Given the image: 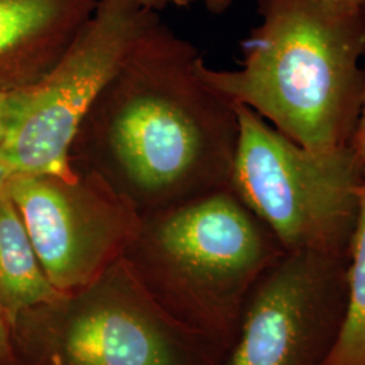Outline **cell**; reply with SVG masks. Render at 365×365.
<instances>
[{
  "label": "cell",
  "mask_w": 365,
  "mask_h": 365,
  "mask_svg": "<svg viewBox=\"0 0 365 365\" xmlns=\"http://www.w3.org/2000/svg\"><path fill=\"white\" fill-rule=\"evenodd\" d=\"M259 15L240 68L200 58V78L307 149L351 144L364 88L365 6L259 0Z\"/></svg>",
  "instance_id": "cell-2"
},
{
  "label": "cell",
  "mask_w": 365,
  "mask_h": 365,
  "mask_svg": "<svg viewBox=\"0 0 365 365\" xmlns=\"http://www.w3.org/2000/svg\"><path fill=\"white\" fill-rule=\"evenodd\" d=\"M14 360L11 329L9 327L4 309L0 300V365H11Z\"/></svg>",
  "instance_id": "cell-14"
},
{
  "label": "cell",
  "mask_w": 365,
  "mask_h": 365,
  "mask_svg": "<svg viewBox=\"0 0 365 365\" xmlns=\"http://www.w3.org/2000/svg\"><path fill=\"white\" fill-rule=\"evenodd\" d=\"M143 7L158 13L167 7H187L191 4H202L211 14L220 15L230 9L233 0H137Z\"/></svg>",
  "instance_id": "cell-13"
},
{
  "label": "cell",
  "mask_w": 365,
  "mask_h": 365,
  "mask_svg": "<svg viewBox=\"0 0 365 365\" xmlns=\"http://www.w3.org/2000/svg\"><path fill=\"white\" fill-rule=\"evenodd\" d=\"M349 302L324 365H365V182L351 240Z\"/></svg>",
  "instance_id": "cell-11"
},
{
  "label": "cell",
  "mask_w": 365,
  "mask_h": 365,
  "mask_svg": "<svg viewBox=\"0 0 365 365\" xmlns=\"http://www.w3.org/2000/svg\"><path fill=\"white\" fill-rule=\"evenodd\" d=\"M238 141L230 191L288 253L330 256L351 244L365 182L352 145L318 152L235 105Z\"/></svg>",
  "instance_id": "cell-3"
},
{
  "label": "cell",
  "mask_w": 365,
  "mask_h": 365,
  "mask_svg": "<svg viewBox=\"0 0 365 365\" xmlns=\"http://www.w3.org/2000/svg\"><path fill=\"white\" fill-rule=\"evenodd\" d=\"M49 365H188L175 324L123 257L88 286L22 314Z\"/></svg>",
  "instance_id": "cell-5"
},
{
  "label": "cell",
  "mask_w": 365,
  "mask_h": 365,
  "mask_svg": "<svg viewBox=\"0 0 365 365\" xmlns=\"http://www.w3.org/2000/svg\"><path fill=\"white\" fill-rule=\"evenodd\" d=\"M99 0H0V91L36 86Z\"/></svg>",
  "instance_id": "cell-9"
},
{
  "label": "cell",
  "mask_w": 365,
  "mask_h": 365,
  "mask_svg": "<svg viewBox=\"0 0 365 365\" xmlns=\"http://www.w3.org/2000/svg\"><path fill=\"white\" fill-rule=\"evenodd\" d=\"M200 58L158 19L80 122L72 168L98 175L141 215L230 190L238 117L200 78Z\"/></svg>",
  "instance_id": "cell-1"
},
{
  "label": "cell",
  "mask_w": 365,
  "mask_h": 365,
  "mask_svg": "<svg viewBox=\"0 0 365 365\" xmlns=\"http://www.w3.org/2000/svg\"><path fill=\"white\" fill-rule=\"evenodd\" d=\"M160 19L137 0H99L52 69L26 88L0 148L18 173L72 178L69 149L78 125L138 41Z\"/></svg>",
  "instance_id": "cell-4"
},
{
  "label": "cell",
  "mask_w": 365,
  "mask_h": 365,
  "mask_svg": "<svg viewBox=\"0 0 365 365\" xmlns=\"http://www.w3.org/2000/svg\"><path fill=\"white\" fill-rule=\"evenodd\" d=\"M64 294L45 274L11 197L0 199V300L9 327L31 309L51 304Z\"/></svg>",
  "instance_id": "cell-10"
},
{
  "label": "cell",
  "mask_w": 365,
  "mask_h": 365,
  "mask_svg": "<svg viewBox=\"0 0 365 365\" xmlns=\"http://www.w3.org/2000/svg\"><path fill=\"white\" fill-rule=\"evenodd\" d=\"M25 91H0V148L6 143L25 98Z\"/></svg>",
  "instance_id": "cell-12"
},
{
  "label": "cell",
  "mask_w": 365,
  "mask_h": 365,
  "mask_svg": "<svg viewBox=\"0 0 365 365\" xmlns=\"http://www.w3.org/2000/svg\"><path fill=\"white\" fill-rule=\"evenodd\" d=\"M271 232L230 190L141 215L123 259L145 284L229 287L271 259Z\"/></svg>",
  "instance_id": "cell-7"
},
{
  "label": "cell",
  "mask_w": 365,
  "mask_h": 365,
  "mask_svg": "<svg viewBox=\"0 0 365 365\" xmlns=\"http://www.w3.org/2000/svg\"><path fill=\"white\" fill-rule=\"evenodd\" d=\"M16 173L9 196L54 288L72 294L120 260L141 214L98 175Z\"/></svg>",
  "instance_id": "cell-6"
},
{
  "label": "cell",
  "mask_w": 365,
  "mask_h": 365,
  "mask_svg": "<svg viewBox=\"0 0 365 365\" xmlns=\"http://www.w3.org/2000/svg\"><path fill=\"white\" fill-rule=\"evenodd\" d=\"M16 173H18V170H15L11 161L6 157V155L0 149V199L9 194L10 182H11L14 176Z\"/></svg>",
  "instance_id": "cell-16"
},
{
  "label": "cell",
  "mask_w": 365,
  "mask_h": 365,
  "mask_svg": "<svg viewBox=\"0 0 365 365\" xmlns=\"http://www.w3.org/2000/svg\"><path fill=\"white\" fill-rule=\"evenodd\" d=\"M325 255L289 253L249 306L227 365H300L312 337Z\"/></svg>",
  "instance_id": "cell-8"
},
{
  "label": "cell",
  "mask_w": 365,
  "mask_h": 365,
  "mask_svg": "<svg viewBox=\"0 0 365 365\" xmlns=\"http://www.w3.org/2000/svg\"><path fill=\"white\" fill-rule=\"evenodd\" d=\"M365 60V56H364ZM354 152L360 160L365 164V66H364V88H363V98H361V107H360V114H359V120L356 125V130L353 134L352 141H351Z\"/></svg>",
  "instance_id": "cell-15"
},
{
  "label": "cell",
  "mask_w": 365,
  "mask_h": 365,
  "mask_svg": "<svg viewBox=\"0 0 365 365\" xmlns=\"http://www.w3.org/2000/svg\"><path fill=\"white\" fill-rule=\"evenodd\" d=\"M309 1L339 4V6H365V0H309Z\"/></svg>",
  "instance_id": "cell-17"
}]
</instances>
